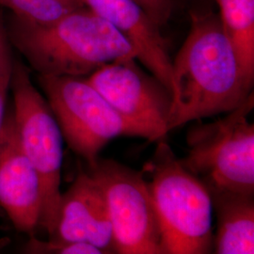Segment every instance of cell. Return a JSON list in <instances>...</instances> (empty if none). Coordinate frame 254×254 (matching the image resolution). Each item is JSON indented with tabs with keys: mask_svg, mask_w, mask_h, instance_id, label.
Listing matches in <instances>:
<instances>
[{
	"mask_svg": "<svg viewBox=\"0 0 254 254\" xmlns=\"http://www.w3.org/2000/svg\"><path fill=\"white\" fill-rule=\"evenodd\" d=\"M15 56L5 23V9L0 7V131L7 116V100L11 87Z\"/></svg>",
	"mask_w": 254,
	"mask_h": 254,
	"instance_id": "15",
	"label": "cell"
},
{
	"mask_svg": "<svg viewBox=\"0 0 254 254\" xmlns=\"http://www.w3.org/2000/svg\"><path fill=\"white\" fill-rule=\"evenodd\" d=\"M219 20L236 51L246 81L254 87V0H217Z\"/></svg>",
	"mask_w": 254,
	"mask_h": 254,
	"instance_id": "13",
	"label": "cell"
},
{
	"mask_svg": "<svg viewBox=\"0 0 254 254\" xmlns=\"http://www.w3.org/2000/svg\"><path fill=\"white\" fill-rule=\"evenodd\" d=\"M254 108L252 92L224 117L190 128L189 153L180 160L210 194L232 192L254 196V125L249 121Z\"/></svg>",
	"mask_w": 254,
	"mask_h": 254,
	"instance_id": "4",
	"label": "cell"
},
{
	"mask_svg": "<svg viewBox=\"0 0 254 254\" xmlns=\"http://www.w3.org/2000/svg\"><path fill=\"white\" fill-rule=\"evenodd\" d=\"M144 172L164 254H207L214 249L213 203L208 190L188 171L165 139L158 140Z\"/></svg>",
	"mask_w": 254,
	"mask_h": 254,
	"instance_id": "3",
	"label": "cell"
},
{
	"mask_svg": "<svg viewBox=\"0 0 254 254\" xmlns=\"http://www.w3.org/2000/svg\"><path fill=\"white\" fill-rule=\"evenodd\" d=\"M5 23L13 49L37 74L86 77L106 64L136 58L127 39L87 7L46 25L5 10Z\"/></svg>",
	"mask_w": 254,
	"mask_h": 254,
	"instance_id": "2",
	"label": "cell"
},
{
	"mask_svg": "<svg viewBox=\"0 0 254 254\" xmlns=\"http://www.w3.org/2000/svg\"><path fill=\"white\" fill-rule=\"evenodd\" d=\"M133 46L136 60L173 94V61L160 27L133 0H83Z\"/></svg>",
	"mask_w": 254,
	"mask_h": 254,
	"instance_id": "11",
	"label": "cell"
},
{
	"mask_svg": "<svg viewBox=\"0 0 254 254\" xmlns=\"http://www.w3.org/2000/svg\"><path fill=\"white\" fill-rule=\"evenodd\" d=\"M51 238L86 242L104 254H115L112 227L104 194L88 171H80L62 194L54 236Z\"/></svg>",
	"mask_w": 254,
	"mask_h": 254,
	"instance_id": "10",
	"label": "cell"
},
{
	"mask_svg": "<svg viewBox=\"0 0 254 254\" xmlns=\"http://www.w3.org/2000/svg\"><path fill=\"white\" fill-rule=\"evenodd\" d=\"M37 81L73 153L93 167L102 149L118 136L148 139L145 131L120 115L85 76L41 75Z\"/></svg>",
	"mask_w": 254,
	"mask_h": 254,
	"instance_id": "6",
	"label": "cell"
},
{
	"mask_svg": "<svg viewBox=\"0 0 254 254\" xmlns=\"http://www.w3.org/2000/svg\"><path fill=\"white\" fill-rule=\"evenodd\" d=\"M0 7L29 23L46 25L86 6L83 0H0Z\"/></svg>",
	"mask_w": 254,
	"mask_h": 254,
	"instance_id": "14",
	"label": "cell"
},
{
	"mask_svg": "<svg viewBox=\"0 0 254 254\" xmlns=\"http://www.w3.org/2000/svg\"><path fill=\"white\" fill-rule=\"evenodd\" d=\"M10 91L20 144L40 178L42 212L39 226L48 238L57 227L64 161V136L45 95L31 80L27 64L14 59Z\"/></svg>",
	"mask_w": 254,
	"mask_h": 254,
	"instance_id": "5",
	"label": "cell"
},
{
	"mask_svg": "<svg viewBox=\"0 0 254 254\" xmlns=\"http://www.w3.org/2000/svg\"><path fill=\"white\" fill-rule=\"evenodd\" d=\"M24 254H104L96 247L86 242H71L49 238L40 240L34 236L23 249Z\"/></svg>",
	"mask_w": 254,
	"mask_h": 254,
	"instance_id": "16",
	"label": "cell"
},
{
	"mask_svg": "<svg viewBox=\"0 0 254 254\" xmlns=\"http://www.w3.org/2000/svg\"><path fill=\"white\" fill-rule=\"evenodd\" d=\"M159 27L165 25L171 16V0H133Z\"/></svg>",
	"mask_w": 254,
	"mask_h": 254,
	"instance_id": "17",
	"label": "cell"
},
{
	"mask_svg": "<svg viewBox=\"0 0 254 254\" xmlns=\"http://www.w3.org/2000/svg\"><path fill=\"white\" fill-rule=\"evenodd\" d=\"M210 196L218 218L215 254H254V196L232 192Z\"/></svg>",
	"mask_w": 254,
	"mask_h": 254,
	"instance_id": "12",
	"label": "cell"
},
{
	"mask_svg": "<svg viewBox=\"0 0 254 254\" xmlns=\"http://www.w3.org/2000/svg\"><path fill=\"white\" fill-rule=\"evenodd\" d=\"M0 206L14 228L33 236L40 224V178L20 144L12 111L0 131Z\"/></svg>",
	"mask_w": 254,
	"mask_h": 254,
	"instance_id": "9",
	"label": "cell"
},
{
	"mask_svg": "<svg viewBox=\"0 0 254 254\" xmlns=\"http://www.w3.org/2000/svg\"><path fill=\"white\" fill-rule=\"evenodd\" d=\"M87 171L104 194L115 254H164L154 201L143 173L101 158Z\"/></svg>",
	"mask_w": 254,
	"mask_h": 254,
	"instance_id": "7",
	"label": "cell"
},
{
	"mask_svg": "<svg viewBox=\"0 0 254 254\" xmlns=\"http://www.w3.org/2000/svg\"><path fill=\"white\" fill-rule=\"evenodd\" d=\"M86 77L120 115L145 131L149 141L166 137L173 94L136 59L106 64Z\"/></svg>",
	"mask_w": 254,
	"mask_h": 254,
	"instance_id": "8",
	"label": "cell"
},
{
	"mask_svg": "<svg viewBox=\"0 0 254 254\" xmlns=\"http://www.w3.org/2000/svg\"><path fill=\"white\" fill-rule=\"evenodd\" d=\"M252 92L219 17L192 13L189 35L173 62L168 131L232 111Z\"/></svg>",
	"mask_w": 254,
	"mask_h": 254,
	"instance_id": "1",
	"label": "cell"
}]
</instances>
